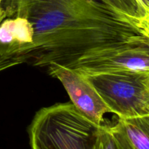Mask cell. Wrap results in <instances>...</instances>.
Segmentation results:
<instances>
[{"instance_id":"obj_1","label":"cell","mask_w":149,"mask_h":149,"mask_svg":"<svg viewBox=\"0 0 149 149\" xmlns=\"http://www.w3.org/2000/svg\"><path fill=\"white\" fill-rule=\"evenodd\" d=\"M20 16L33 43L15 65L68 67L81 57L130 45H149V23L116 11L101 0H1L0 20Z\"/></svg>"},{"instance_id":"obj_2","label":"cell","mask_w":149,"mask_h":149,"mask_svg":"<svg viewBox=\"0 0 149 149\" xmlns=\"http://www.w3.org/2000/svg\"><path fill=\"white\" fill-rule=\"evenodd\" d=\"M100 127L71 103H55L34 115L28 128L29 144L31 149H97Z\"/></svg>"},{"instance_id":"obj_3","label":"cell","mask_w":149,"mask_h":149,"mask_svg":"<svg viewBox=\"0 0 149 149\" xmlns=\"http://www.w3.org/2000/svg\"><path fill=\"white\" fill-rule=\"evenodd\" d=\"M119 119L149 116V71L83 75Z\"/></svg>"},{"instance_id":"obj_4","label":"cell","mask_w":149,"mask_h":149,"mask_svg":"<svg viewBox=\"0 0 149 149\" xmlns=\"http://www.w3.org/2000/svg\"><path fill=\"white\" fill-rule=\"evenodd\" d=\"M66 68L82 75L116 71H149V45H130L81 57Z\"/></svg>"},{"instance_id":"obj_5","label":"cell","mask_w":149,"mask_h":149,"mask_svg":"<svg viewBox=\"0 0 149 149\" xmlns=\"http://www.w3.org/2000/svg\"><path fill=\"white\" fill-rule=\"evenodd\" d=\"M47 72L61 81L71 103L83 116L96 125H103V116L110 110L84 76L56 64L49 65Z\"/></svg>"},{"instance_id":"obj_6","label":"cell","mask_w":149,"mask_h":149,"mask_svg":"<svg viewBox=\"0 0 149 149\" xmlns=\"http://www.w3.org/2000/svg\"><path fill=\"white\" fill-rule=\"evenodd\" d=\"M30 22L20 16L4 17L0 23V71L14 66L18 57L33 43Z\"/></svg>"},{"instance_id":"obj_7","label":"cell","mask_w":149,"mask_h":149,"mask_svg":"<svg viewBox=\"0 0 149 149\" xmlns=\"http://www.w3.org/2000/svg\"><path fill=\"white\" fill-rule=\"evenodd\" d=\"M97 149H135L130 142L118 119L113 125H100L97 138Z\"/></svg>"},{"instance_id":"obj_8","label":"cell","mask_w":149,"mask_h":149,"mask_svg":"<svg viewBox=\"0 0 149 149\" xmlns=\"http://www.w3.org/2000/svg\"><path fill=\"white\" fill-rule=\"evenodd\" d=\"M135 149H149V116L119 119Z\"/></svg>"},{"instance_id":"obj_9","label":"cell","mask_w":149,"mask_h":149,"mask_svg":"<svg viewBox=\"0 0 149 149\" xmlns=\"http://www.w3.org/2000/svg\"><path fill=\"white\" fill-rule=\"evenodd\" d=\"M116 11L138 21L149 23V12L138 0H101Z\"/></svg>"},{"instance_id":"obj_10","label":"cell","mask_w":149,"mask_h":149,"mask_svg":"<svg viewBox=\"0 0 149 149\" xmlns=\"http://www.w3.org/2000/svg\"><path fill=\"white\" fill-rule=\"evenodd\" d=\"M143 7L149 12V0H138Z\"/></svg>"},{"instance_id":"obj_11","label":"cell","mask_w":149,"mask_h":149,"mask_svg":"<svg viewBox=\"0 0 149 149\" xmlns=\"http://www.w3.org/2000/svg\"><path fill=\"white\" fill-rule=\"evenodd\" d=\"M1 0H0V6H1ZM0 23H1V20H0Z\"/></svg>"}]
</instances>
